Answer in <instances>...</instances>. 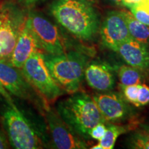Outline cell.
<instances>
[{
	"label": "cell",
	"instance_id": "6da1fadb",
	"mask_svg": "<svg viewBox=\"0 0 149 149\" xmlns=\"http://www.w3.org/2000/svg\"><path fill=\"white\" fill-rule=\"evenodd\" d=\"M51 12L63 27L80 40H92L97 32V15L86 0H57Z\"/></svg>",
	"mask_w": 149,
	"mask_h": 149
},
{
	"label": "cell",
	"instance_id": "7a4b0ae2",
	"mask_svg": "<svg viewBox=\"0 0 149 149\" xmlns=\"http://www.w3.org/2000/svg\"><path fill=\"white\" fill-rule=\"evenodd\" d=\"M57 112L64 122L83 139H90L89 132L100 122H104L93 97L83 92L72 93L57 104Z\"/></svg>",
	"mask_w": 149,
	"mask_h": 149
},
{
	"label": "cell",
	"instance_id": "3957f363",
	"mask_svg": "<svg viewBox=\"0 0 149 149\" xmlns=\"http://www.w3.org/2000/svg\"><path fill=\"white\" fill-rule=\"evenodd\" d=\"M44 61L52 77L68 93L77 92L81 86L88 59L84 54L72 51L61 55H44Z\"/></svg>",
	"mask_w": 149,
	"mask_h": 149
},
{
	"label": "cell",
	"instance_id": "277c9868",
	"mask_svg": "<svg viewBox=\"0 0 149 149\" xmlns=\"http://www.w3.org/2000/svg\"><path fill=\"white\" fill-rule=\"evenodd\" d=\"M21 70L26 79L46 102L55 101L64 93L63 89L52 77L44 61V54L40 49L30 56Z\"/></svg>",
	"mask_w": 149,
	"mask_h": 149
},
{
	"label": "cell",
	"instance_id": "5b68a950",
	"mask_svg": "<svg viewBox=\"0 0 149 149\" xmlns=\"http://www.w3.org/2000/svg\"><path fill=\"white\" fill-rule=\"evenodd\" d=\"M3 120L11 146L17 149L42 148L38 131L13 103L4 111Z\"/></svg>",
	"mask_w": 149,
	"mask_h": 149
},
{
	"label": "cell",
	"instance_id": "8992f818",
	"mask_svg": "<svg viewBox=\"0 0 149 149\" xmlns=\"http://www.w3.org/2000/svg\"><path fill=\"white\" fill-rule=\"evenodd\" d=\"M25 23L35 37L37 45L48 55H61L66 52L64 42L55 25L44 17L30 13Z\"/></svg>",
	"mask_w": 149,
	"mask_h": 149
},
{
	"label": "cell",
	"instance_id": "52a82bcc",
	"mask_svg": "<svg viewBox=\"0 0 149 149\" xmlns=\"http://www.w3.org/2000/svg\"><path fill=\"white\" fill-rule=\"evenodd\" d=\"M46 118L54 146L59 149H84L87 144L64 122L57 112L46 107Z\"/></svg>",
	"mask_w": 149,
	"mask_h": 149
},
{
	"label": "cell",
	"instance_id": "ba28073f",
	"mask_svg": "<svg viewBox=\"0 0 149 149\" xmlns=\"http://www.w3.org/2000/svg\"><path fill=\"white\" fill-rule=\"evenodd\" d=\"M105 122H118L130 116L131 110L126 100L115 93L103 92L93 97Z\"/></svg>",
	"mask_w": 149,
	"mask_h": 149
},
{
	"label": "cell",
	"instance_id": "9c48e42d",
	"mask_svg": "<svg viewBox=\"0 0 149 149\" xmlns=\"http://www.w3.org/2000/svg\"><path fill=\"white\" fill-rule=\"evenodd\" d=\"M0 83L13 95L26 100L32 97L31 85L8 59L0 58Z\"/></svg>",
	"mask_w": 149,
	"mask_h": 149
},
{
	"label": "cell",
	"instance_id": "30bf717a",
	"mask_svg": "<svg viewBox=\"0 0 149 149\" xmlns=\"http://www.w3.org/2000/svg\"><path fill=\"white\" fill-rule=\"evenodd\" d=\"M100 34L104 46L113 51L120 43L131 38L122 11H112L107 15Z\"/></svg>",
	"mask_w": 149,
	"mask_h": 149
},
{
	"label": "cell",
	"instance_id": "8fae6325",
	"mask_svg": "<svg viewBox=\"0 0 149 149\" xmlns=\"http://www.w3.org/2000/svg\"><path fill=\"white\" fill-rule=\"evenodd\" d=\"M113 51L117 52L129 66L142 72L149 71V51L146 44L131 37L118 44Z\"/></svg>",
	"mask_w": 149,
	"mask_h": 149
},
{
	"label": "cell",
	"instance_id": "7c38bea8",
	"mask_svg": "<svg viewBox=\"0 0 149 149\" xmlns=\"http://www.w3.org/2000/svg\"><path fill=\"white\" fill-rule=\"evenodd\" d=\"M17 24L8 10L0 8V58L10 57L24 22Z\"/></svg>",
	"mask_w": 149,
	"mask_h": 149
},
{
	"label": "cell",
	"instance_id": "4fadbf2b",
	"mask_svg": "<svg viewBox=\"0 0 149 149\" xmlns=\"http://www.w3.org/2000/svg\"><path fill=\"white\" fill-rule=\"evenodd\" d=\"M84 77L89 86L96 91L109 92L115 86L113 69L107 64L93 62L88 64L86 67Z\"/></svg>",
	"mask_w": 149,
	"mask_h": 149
},
{
	"label": "cell",
	"instance_id": "5bb4252c",
	"mask_svg": "<svg viewBox=\"0 0 149 149\" xmlns=\"http://www.w3.org/2000/svg\"><path fill=\"white\" fill-rule=\"evenodd\" d=\"M39 49L35 37L24 22L15 45L9 57V61L14 67L22 69L30 56Z\"/></svg>",
	"mask_w": 149,
	"mask_h": 149
},
{
	"label": "cell",
	"instance_id": "9a60e30c",
	"mask_svg": "<svg viewBox=\"0 0 149 149\" xmlns=\"http://www.w3.org/2000/svg\"><path fill=\"white\" fill-rule=\"evenodd\" d=\"M122 13L126 19L128 31L132 38L146 45L148 44L149 26L138 21L131 12L122 10Z\"/></svg>",
	"mask_w": 149,
	"mask_h": 149
},
{
	"label": "cell",
	"instance_id": "2e32d148",
	"mask_svg": "<svg viewBox=\"0 0 149 149\" xmlns=\"http://www.w3.org/2000/svg\"><path fill=\"white\" fill-rule=\"evenodd\" d=\"M141 72V70L128 64L121 66L117 70V74L121 86L140 84L142 81Z\"/></svg>",
	"mask_w": 149,
	"mask_h": 149
},
{
	"label": "cell",
	"instance_id": "e0dca14e",
	"mask_svg": "<svg viewBox=\"0 0 149 149\" xmlns=\"http://www.w3.org/2000/svg\"><path fill=\"white\" fill-rule=\"evenodd\" d=\"M126 128L124 126L111 124L107 126L105 134L99 144L103 149H113L116 142L117 139L120 135L125 133Z\"/></svg>",
	"mask_w": 149,
	"mask_h": 149
},
{
	"label": "cell",
	"instance_id": "ac0fdd59",
	"mask_svg": "<svg viewBox=\"0 0 149 149\" xmlns=\"http://www.w3.org/2000/svg\"><path fill=\"white\" fill-rule=\"evenodd\" d=\"M133 148L149 149V126H144L132 137Z\"/></svg>",
	"mask_w": 149,
	"mask_h": 149
},
{
	"label": "cell",
	"instance_id": "d6986e66",
	"mask_svg": "<svg viewBox=\"0 0 149 149\" xmlns=\"http://www.w3.org/2000/svg\"><path fill=\"white\" fill-rule=\"evenodd\" d=\"M139 85V84L128 85L122 86L124 100L130 104H133L135 107H137Z\"/></svg>",
	"mask_w": 149,
	"mask_h": 149
},
{
	"label": "cell",
	"instance_id": "ffe728a7",
	"mask_svg": "<svg viewBox=\"0 0 149 149\" xmlns=\"http://www.w3.org/2000/svg\"><path fill=\"white\" fill-rule=\"evenodd\" d=\"M149 104V86L146 84L139 85L137 107H144Z\"/></svg>",
	"mask_w": 149,
	"mask_h": 149
},
{
	"label": "cell",
	"instance_id": "44dd1931",
	"mask_svg": "<svg viewBox=\"0 0 149 149\" xmlns=\"http://www.w3.org/2000/svg\"><path fill=\"white\" fill-rule=\"evenodd\" d=\"M130 12L138 21L149 26V12L141 9L136 6H132L129 8Z\"/></svg>",
	"mask_w": 149,
	"mask_h": 149
},
{
	"label": "cell",
	"instance_id": "7402d4cb",
	"mask_svg": "<svg viewBox=\"0 0 149 149\" xmlns=\"http://www.w3.org/2000/svg\"><path fill=\"white\" fill-rule=\"evenodd\" d=\"M106 130H107V126L104 124V122H100L92 128V129L89 132V135L91 138L100 141L104 137Z\"/></svg>",
	"mask_w": 149,
	"mask_h": 149
},
{
	"label": "cell",
	"instance_id": "603a6c76",
	"mask_svg": "<svg viewBox=\"0 0 149 149\" xmlns=\"http://www.w3.org/2000/svg\"><path fill=\"white\" fill-rule=\"evenodd\" d=\"M0 94H1V95L6 99V101L8 103V104H13L12 99H11L10 95H9V93L7 92V91L3 88V86L1 85V83H0Z\"/></svg>",
	"mask_w": 149,
	"mask_h": 149
},
{
	"label": "cell",
	"instance_id": "cb8c5ba5",
	"mask_svg": "<svg viewBox=\"0 0 149 149\" xmlns=\"http://www.w3.org/2000/svg\"><path fill=\"white\" fill-rule=\"evenodd\" d=\"M8 146L9 144L6 137L4 134L0 130V149L8 148Z\"/></svg>",
	"mask_w": 149,
	"mask_h": 149
},
{
	"label": "cell",
	"instance_id": "d4e9b609",
	"mask_svg": "<svg viewBox=\"0 0 149 149\" xmlns=\"http://www.w3.org/2000/svg\"><path fill=\"white\" fill-rule=\"evenodd\" d=\"M141 0H122V3L126 6L128 7V8H130L132 6L138 3Z\"/></svg>",
	"mask_w": 149,
	"mask_h": 149
},
{
	"label": "cell",
	"instance_id": "484cf974",
	"mask_svg": "<svg viewBox=\"0 0 149 149\" xmlns=\"http://www.w3.org/2000/svg\"><path fill=\"white\" fill-rule=\"evenodd\" d=\"M37 1H39V0H22V1L26 5L33 4V3H35V2H37Z\"/></svg>",
	"mask_w": 149,
	"mask_h": 149
},
{
	"label": "cell",
	"instance_id": "4316f807",
	"mask_svg": "<svg viewBox=\"0 0 149 149\" xmlns=\"http://www.w3.org/2000/svg\"><path fill=\"white\" fill-rule=\"evenodd\" d=\"M91 148H92V149H103V148H102V146L100 144L95 145L94 146L91 147Z\"/></svg>",
	"mask_w": 149,
	"mask_h": 149
},
{
	"label": "cell",
	"instance_id": "83f0119b",
	"mask_svg": "<svg viewBox=\"0 0 149 149\" xmlns=\"http://www.w3.org/2000/svg\"><path fill=\"white\" fill-rule=\"evenodd\" d=\"M111 1L115 3H117V4H120V3H122V0H111Z\"/></svg>",
	"mask_w": 149,
	"mask_h": 149
}]
</instances>
